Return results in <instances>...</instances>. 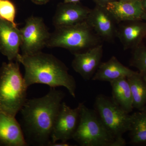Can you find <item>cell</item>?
Listing matches in <instances>:
<instances>
[{
  "mask_svg": "<svg viewBox=\"0 0 146 146\" xmlns=\"http://www.w3.org/2000/svg\"><path fill=\"white\" fill-rule=\"evenodd\" d=\"M86 21L102 39L110 42L116 36L117 22L106 7L96 5Z\"/></svg>",
  "mask_w": 146,
  "mask_h": 146,
  "instance_id": "cell-9",
  "label": "cell"
},
{
  "mask_svg": "<svg viewBox=\"0 0 146 146\" xmlns=\"http://www.w3.org/2000/svg\"><path fill=\"white\" fill-rule=\"evenodd\" d=\"M96 3V5L106 7L109 3L115 1L117 0H92Z\"/></svg>",
  "mask_w": 146,
  "mask_h": 146,
  "instance_id": "cell-22",
  "label": "cell"
},
{
  "mask_svg": "<svg viewBox=\"0 0 146 146\" xmlns=\"http://www.w3.org/2000/svg\"><path fill=\"white\" fill-rule=\"evenodd\" d=\"M16 8L9 0H0V18L8 21L15 26Z\"/></svg>",
  "mask_w": 146,
  "mask_h": 146,
  "instance_id": "cell-21",
  "label": "cell"
},
{
  "mask_svg": "<svg viewBox=\"0 0 146 146\" xmlns=\"http://www.w3.org/2000/svg\"><path fill=\"white\" fill-rule=\"evenodd\" d=\"M82 0H64V3H78Z\"/></svg>",
  "mask_w": 146,
  "mask_h": 146,
  "instance_id": "cell-26",
  "label": "cell"
},
{
  "mask_svg": "<svg viewBox=\"0 0 146 146\" xmlns=\"http://www.w3.org/2000/svg\"><path fill=\"white\" fill-rule=\"evenodd\" d=\"M137 72L122 64L115 56L100 64L92 79L94 81L111 82L132 75Z\"/></svg>",
  "mask_w": 146,
  "mask_h": 146,
  "instance_id": "cell-16",
  "label": "cell"
},
{
  "mask_svg": "<svg viewBox=\"0 0 146 146\" xmlns=\"http://www.w3.org/2000/svg\"><path fill=\"white\" fill-rule=\"evenodd\" d=\"M72 146L68 142H56L50 144L49 146Z\"/></svg>",
  "mask_w": 146,
  "mask_h": 146,
  "instance_id": "cell-23",
  "label": "cell"
},
{
  "mask_svg": "<svg viewBox=\"0 0 146 146\" xmlns=\"http://www.w3.org/2000/svg\"><path fill=\"white\" fill-rule=\"evenodd\" d=\"M130 143L134 145L146 146V115L142 111L131 115Z\"/></svg>",
  "mask_w": 146,
  "mask_h": 146,
  "instance_id": "cell-19",
  "label": "cell"
},
{
  "mask_svg": "<svg viewBox=\"0 0 146 146\" xmlns=\"http://www.w3.org/2000/svg\"><path fill=\"white\" fill-rule=\"evenodd\" d=\"M91 10L80 2L59 3L53 17V25L56 28L82 23L86 21Z\"/></svg>",
  "mask_w": 146,
  "mask_h": 146,
  "instance_id": "cell-11",
  "label": "cell"
},
{
  "mask_svg": "<svg viewBox=\"0 0 146 146\" xmlns=\"http://www.w3.org/2000/svg\"><path fill=\"white\" fill-rule=\"evenodd\" d=\"M112 87V99L127 113L133 109V99L130 85L127 78L118 79L110 82Z\"/></svg>",
  "mask_w": 146,
  "mask_h": 146,
  "instance_id": "cell-17",
  "label": "cell"
},
{
  "mask_svg": "<svg viewBox=\"0 0 146 146\" xmlns=\"http://www.w3.org/2000/svg\"><path fill=\"white\" fill-rule=\"evenodd\" d=\"M79 121L73 139L81 146H119L105 127L96 111L80 103Z\"/></svg>",
  "mask_w": 146,
  "mask_h": 146,
  "instance_id": "cell-5",
  "label": "cell"
},
{
  "mask_svg": "<svg viewBox=\"0 0 146 146\" xmlns=\"http://www.w3.org/2000/svg\"><path fill=\"white\" fill-rule=\"evenodd\" d=\"M130 64L146 81V46L143 43L132 50Z\"/></svg>",
  "mask_w": 146,
  "mask_h": 146,
  "instance_id": "cell-20",
  "label": "cell"
},
{
  "mask_svg": "<svg viewBox=\"0 0 146 146\" xmlns=\"http://www.w3.org/2000/svg\"><path fill=\"white\" fill-rule=\"evenodd\" d=\"M65 97L63 91L50 88L44 96L27 100L20 112L28 145H49L55 120Z\"/></svg>",
  "mask_w": 146,
  "mask_h": 146,
  "instance_id": "cell-1",
  "label": "cell"
},
{
  "mask_svg": "<svg viewBox=\"0 0 146 146\" xmlns=\"http://www.w3.org/2000/svg\"><path fill=\"white\" fill-rule=\"evenodd\" d=\"M21 45L20 29L0 18V52L9 61H17Z\"/></svg>",
  "mask_w": 146,
  "mask_h": 146,
  "instance_id": "cell-12",
  "label": "cell"
},
{
  "mask_svg": "<svg viewBox=\"0 0 146 146\" xmlns=\"http://www.w3.org/2000/svg\"><path fill=\"white\" fill-rule=\"evenodd\" d=\"M35 4L39 5H42L46 4L49 0H31Z\"/></svg>",
  "mask_w": 146,
  "mask_h": 146,
  "instance_id": "cell-24",
  "label": "cell"
},
{
  "mask_svg": "<svg viewBox=\"0 0 146 146\" xmlns=\"http://www.w3.org/2000/svg\"><path fill=\"white\" fill-rule=\"evenodd\" d=\"M80 111V103L75 108H72L64 102H62L54 124L50 143L68 142L73 139L78 125Z\"/></svg>",
  "mask_w": 146,
  "mask_h": 146,
  "instance_id": "cell-8",
  "label": "cell"
},
{
  "mask_svg": "<svg viewBox=\"0 0 146 146\" xmlns=\"http://www.w3.org/2000/svg\"><path fill=\"white\" fill-rule=\"evenodd\" d=\"M17 61L23 65L24 80L28 87L35 84H46L50 88L63 86L76 98V83L68 68L52 54L39 52L31 55L20 54Z\"/></svg>",
  "mask_w": 146,
  "mask_h": 146,
  "instance_id": "cell-2",
  "label": "cell"
},
{
  "mask_svg": "<svg viewBox=\"0 0 146 146\" xmlns=\"http://www.w3.org/2000/svg\"><path fill=\"white\" fill-rule=\"evenodd\" d=\"M0 146H28L16 117L0 111Z\"/></svg>",
  "mask_w": 146,
  "mask_h": 146,
  "instance_id": "cell-13",
  "label": "cell"
},
{
  "mask_svg": "<svg viewBox=\"0 0 146 146\" xmlns=\"http://www.w3.org/2000/svg\"><path fill=\"white\" fill-rule=\"evenodd\" d=\"M141 111L144 112V113L146 115V105L145 106V107L144 108V109H143V110Z\"/></svg>",
  "mask_w": 146,
  "mask_h": 146,
  "instance_id": "cell-28",
  "label": "cell"
},
{
  "mask_svg": "<svg viewBox=\"0 0 146 146\" xmlns=\"http://www.w3.org/2000/svg\"><path fill=\"white\" fill-rule=\"evenodd\" d=\"M101 44L83 52L74 54L72 66L85 80L92 79L101 64L103 56Z\"/></svg>",
  "mask_w": 146,
  "mask_h": 146,
  "instance_id": "cell-10",
  "label": "cell"
},
{
  "mask_svg": "<svg viewBox=\"0 0 146 146\" xmlns=\"http://www.w3.org/2000/svg\"><path fill=\"white\" fill-rule=\"evenodd\" d=\"M106 8L118 23L142 21L144 13L141 0H117L108 3Z\"/></svg>",
  "mask_w": 146,
  "mask_h": 146,
  "instance_id": "cell-14",
  "label": "cell"
},
{
  "mask_svg": "<svg viewBox=\"0 0 146 146\" xmlns=\"http://www.w3.org/2000/svg\"><path fill=\"white\" fill-rule=\"evenodd\" d=\"M101 41L85 21L73 25L55 28L46 47L63 48L74 54L101 44Z\"/></svg>",
  "mask_w": 146,
  "mask_h": 146,
  "instance_id": "cell-4",
  "label": "cell"
},
{
  "mask_svg": "<svg viewBox=\"0 0 146 146\" xmlns=\"http://www.w3.org/2000/svg\"><path fill=\"white\" fill-rule=\"evenodd\" d=\"M142 21H145L146 22V13H144L142 17Z\"/></svg>",
  "mask_w": 146,
  "mask_h": 146,
  "instance_id": "cell-27",
  "label": "cell"
},
{
  "mask_svg": "<svg viewBox=\"0 0 146 146\" xmlns=\"http://www.w3.org/2000/svg\"><path fill=\"white\" fill-rule=\"evenodd\" d=\"M128 21L117 28L116 36L119 39L124 50H133L141 44L146 36V22Z\"/></svg>",
  "mask_w": 146,
  "mask_h": 146,
  "instance_id": "cell-15",
  "label": "cell"
},
{
  "mask_svg": "<svg viewBox=\"0 0 146 146\" xmlns=\"http://www.w3.org/2000/svg\"><path fill=\"white\" fill-rule=\"evenodd\" d=\"M141 1L144 13H146V0H141Z\"/></svg>",
  "mask_w": 146,
  "mask_h": 146,
  "instance_id": "cell-25",
  "label": "cell"
},
{
  "mask_svg": "<svg viewBox=\"0 0 146 146\" xmlns=\"http://www.w3.org/2000/svg\"><path fill=\"white\" fill-rule=\"evenodd\" d=\"M127 79L132 94L133 109L142 111L146 105V81L138 72Z\"/></svg>",
  "mask_w": 146,
  "mask_h": 146,
  "instance_id": "cell-18",
  "label": "cell"
},
{
  "mask_svg": "<svg viewBox=\"0 0 146 146\" xmlns=\"http://www.w3.org/2000/svg\"><path fill=\"white\" fill-rule=\"evenodd\" d=\"M95 108L105 127L119 145L125 146L126 143L123 135L130 129L131 115L120 107L112 98L103 94L97 96Z\"/></svg>",
  "mask_w": 146,
  "mask_h": 146,
  "instance_id": "cell-6",
  "label": "cell"
},
{
  "mask_svg": "<svg viewBox=\"0 0 146 146\" xmlns=\"http://www.w3.org/2000/svg\"><path fill=\"white\" fill-rule=\"evenodd\" d=\"M121 1H133V0H121Z\"/></svg>",
  "mask_w": 146,
  "mask_h": 146,
  "instance_id": "cell-29",
  "label": "cell"
},
{
  "mask_svg": "<svg viewBox=\"0 0 146 146\" xmlns=\"http://www.w3.org/2000/svg\"><path fill=\"white\" fill-rule=\"evenodd\" d=\"M18 61L4 62L0 68V111L16 117L27 100V87Z\"/></svg>",
  "mask_w": 146,
  "mask_h": 146,
  "instance_id": "cell-3",
  "label": "cell"
},
{
  "mask_svg": "<svg viewBox=\"0 0 146 146\" xmlns=\"http://www.w3.org/2000/svg\"><path fill=\"white\" fill-rule=\"evenodd\" d=\"M20 31L22 54H34L42 51L46 47L51 33L41 17L33 16L29 17Z\"/></svg>",
  "mask_w": 146,
  "mask_h": 146,
  "instance_id": "cell-7",
  "label": "cell"
}]
</instances>
